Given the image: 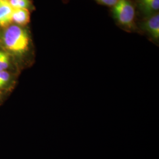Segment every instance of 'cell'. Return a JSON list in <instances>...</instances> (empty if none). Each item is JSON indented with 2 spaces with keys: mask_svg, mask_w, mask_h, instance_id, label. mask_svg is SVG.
<instances>
[{
  "mask_svg": "<svg viewBox=\"0 0 159 159\" xmlns=\"http://www.w3.org/2000/svg\"><path fill=\"white\" fill-rule=\"evenodd\" d=\"M4 50L10 55L23 57L29 53L32 41L29 30L17 25H9L1 37Z\"/></svg>",
  "mask_w": 159,
  "mask_h": 159,
  "instance_id": "6da1fadb",
  "label": "cell"
},
{
  "mask_svg": "<svg viewBox=\"0 0 159 159\" xmlns=\"http://www.w3.org/2000/svg\"><path fill=\"white\" fill-rule=\"evenodd\" d=\"M112 14L116 22L125 29H136L134 7L130 0H119L112 7Z\"/></svg>",
  "mask_w": 159,
  "mask_h": 159,
  "instance_id": "7a4b0ae2",
  "label": "cell"
},
{
  "mask_svg": "<svg viewBox=\"0 0 159 159\" xmlns=\"http://www.w3.org/2000/svg\"><path fill=\"white\" fill-rule=\"evenodd\" d=\"M140 28L153 40L158 41L159 39V12L146 17V18L140 23Z\"/></svg>",
  "mask_w": 159,
  "mask_h": 159,
  "instance_id": "3957f363",
  "label": "cell"
},
{
  "mask_svg": "<svg viewBox=\"0 0 159 159\" xmlns=\"http://www.w3.org/2000/svg\"><path fill=\"white\" fill-rule=\"evenodd\" d=\"M13 10L10 0H0V27L6 29L10 25Z\"/></svg>",
  "mask_w": 159,
  "mask_h": 159,
  "instance_id": "277c9868",
  "label": "cell"
},
{
  "mask_svg": "<svg viewBox=\"0 0 159 159\" xmlns=\"http://www.w3.org/2000/svg\"><path fill=\"white\" fill-rule=\"evenodd\" d=\"M140 11L146 17L158 12L159 0H137Z\"/></svg>",
  "mask_w": 159,
  "mask_h": 159,
  "instance_id": "5b68a950",
  "label": "cell"
},
{
  "mask_svg": "<svg viewBox=\"0 0 159 159\" xmlns=\"http://www.w3.org/2000/svg\"><path fill=\"white\" fill-rule=\"evenodd\" d=\"M12 23L16 25L24 27L30 22V12L28 9L17 8L14 9L12 14Z\"/></svg>",
  "mask_w": 159,
  "mask_h": 159,
  "instance_id": "8992f818",
  "label": "cell"
},
{
  "mask_svg": "<svg viewBox=\"0 0 159 159\" xmlns=\"http://www.w3.org/2000/svg\"><path fill=\"white\" fill-rule=\"evenodd\" d=\"M10 64V55L4 50H0V71H7Z\"/></svg>",
  "mask_w": 159,
  "mask_h": 159,
  "instance_id": "52a82bcc",
  "label": "cell"
},
{
  "mask_svg": "<svg viewBox=\"0 0 159 159\" xmlns=\"http://www.w3.org/2000/svg\"><path fill=\"white\" fill-rule=\"evenodd\" d=\"M10 4L14 9L25 8L31 10L33 8V6L30 0H10Z\"/></svg>",
  "mask_w": 159,
  "mask_h": 159,
  "instance_id": "ba28073f",
  "label": "cell"
},
{
  "mask_svg": "<svg viewBox=\"0 0 159 159\" xmlns=\"http://www.w3.org/2000/svg\"><path fill=\"white\" fill-rule=\"evenodd\" d=\"M11 78V74L7 70L0 71V89L5 88L10 83Z\"/></svg>",
  "mask_w": 159,
  "mask_h": 159,
  "instance_id": "9c48e42d",
  "label": "cell"
},
{
  "mask_svg": "<svg viewBox=\"0 0 159 159\" xmlns=\"http://www.w3.org/2000/svg\"><path fill=\"white\" fill-rule=\"evenodd\" d=\"M95 1L100 4L113 7L116 4V3L118 2L119 0H95Z\"/></svg>",
  "mask_w": 159,
  "mask_h": 159,
  "instance_id": "30bf717a",
  "label": "cell"
},
{
  "mask_svg": "<svg viewBox=\"0 0 159 159\" xmlns=\"http://www.w3.org/2000/svg\"><path fill=\"white\" fill-rule=\"evenodd\" d=\"M1 37H2V35L0 34V42L1 41Z\"/></svg>",
  "mask_w": 159,
  "mask_h": 159,
  "instance_id": "8fae6325",
  "label": "cell"
}]
</instances>
